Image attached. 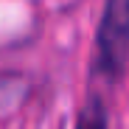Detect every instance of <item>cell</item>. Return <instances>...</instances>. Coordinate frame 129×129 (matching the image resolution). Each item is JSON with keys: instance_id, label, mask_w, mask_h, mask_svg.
Masks as SVG:
<instances>
[{"instance_id": "obj_1", "label": "cell", "mask_w": 129, "mask_h": 129, "mask_svg": "<svg viewBox=\"0 0 129 129\" xmlns=\"http://www.w3.org/2000/svg\"><path fill=\"white\" fill-rule=\"evenodd\" d=\"M129 62V0H104L95 31V70L118 79Z\"/></svg>"}, {"instance_id": "obj_2", "label": "cell", "mask_w": 129, "mask_h": 129, "mask_svg": "<svg viewBox=\"0 0 129 129\" xmlns=\"http://www.w3.org/2000/svg\"><path fill=\"white\" fill-rule=\"evenodd\" d=\"M76 129H110V107L101 93H87L76 118Z\"/></svg>"}]
</instances>
